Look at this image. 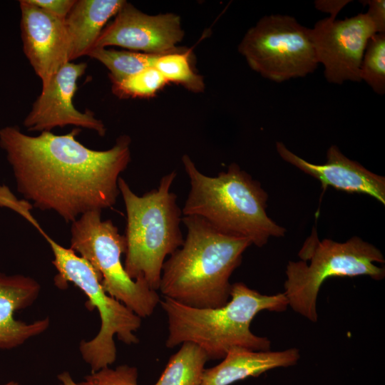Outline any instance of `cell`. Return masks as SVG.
I'll return each instance as SVG.
<instances>
[{"instance_id": "obj_14", "label": "cell", "mask_w": 385, "mask_h": 385, "mask_svg": "<svg viewBox=\"0 0 385 385\" xmlns=\"http://www.w3.org/2000/svg\"><path fill=\"white\" fill-rule=\"evenodd\" d=\"M276 148L284 160L318 180L322 185V193L328 187H332L348 193L368 195L385 205V178L349 159L337 145L329 148L327 162L323 164L305 160L282 142L276 143Z\"/></svg>"}, {"instance_id": "obj_6", "label": "cell", "mask_w": 385, "mask_h": 385, "mask_svg": "<svg viewBox=\"0 0 385 385\" xmlns=\"http://www.w3.org/2000/svg\"><path fill=\"white\" fill-rule=\"evenodd\" d=\"M299 261H289L284 287L288 306L312 322L318 319L317 299L321 286L334 277H385L381 252L374 245L354 236L344 242L319 240L315 227L298 253Z\"/></svg>"}, {"instance_id": "obj_20", "label": "cell", "mask_w": 385, "mask_h": 385, "mask_svg": "<svg viewBox=\"0 0 385 385\" xmlns=\"http://www.w3.org/2000/svg\"><path fill=\"white\" fill-rule=\"evenodd\" d=\"M87 56L103 63L110 71L111 82H116L153 66L159 55L98 48Z\"/></svg>"}, {"instance_id": "obj_8", "label": "cell", "mask_w": 385, "mask_h": 385, "mask_svg": "<svg viewBox=\"0 0 385 385\" xmlns=\"http://www.w3.org/2000/svg\"><path fill=\"white\" fill-rule=\"evenodd\" d=\"M70 248L85 259L98 276L105 292L141 318L150 316L160 297L142 280H133L121 262L126 244L124 235L111 220L93 210L71 222Z\"/></svg>"}, {"instance_id": "obj_10", "label": "cell", "mask_w": 385, "mask_h": 385, "mask_svg": "<svg viewBox=\"0 0 385 385\" xmlns=\"http://www.w3.org/2000/svg\"><path fill=\"white\" fill-rule=\"evenodd\" d=\"M319 63L329 83L361 82L360 66L369 40L376 34L365 13L343 20L327 17L311 29Z\"/></svg>"}, {"instance_id": "obj_15", "label": "cell", "mask_w": 385, "mask_h": 385, "mask_svg": "<svg viewBox=\"0 0 385 385\" xmlns=\"http://www.w3.org/2000/svg\"><path fill=\"white\" fill-rule=\"evenodd\" d=\"M40 290L39 283L31 277L0 272V349L16 348L48 328V317L32 323L14 317L16 311L34 302Z\"/></svg>"}, {"instance_id": "obj_17", "label": "cell", "mask_w": 385, "mask_h": 385, "mask_svg": "<svg viewBox=\"0 0 385 385\" xmlns=\"http://www.w3.org/2000/svg\"><path fill=\"white\" fill-rule=\"evenodd\" d=\"M126 1L78 0L64 19L69 40V62L88 55L107 21Z\"/></svg>"}, {"instance_id": "obj_26", "label": "cell", "mask_w": 385, "mask_h": 385, "mask_svg": "<svg viewBox=\"0 0 385 385\" xmlns=\"http://www.w3.org/2000/svg\"><path fill=\"white\" fill-rule=\"evenodd\" d=\"M351 1H316L315 7L322 11L330 14L331 17L336 18L338 13Z\"/></svg>"}, {"instance_id": "obj_3", "label": "cell", "mask_w": 385, "mask_h": 385, "mask_svg": "<svg viewBox=\"0 0 385 385\" xmlns=\"http://www.w3.org/2000/svg\"><path fill=\"white\" fill-rule=\"evenodd\" d=\"M160 304L168 317L165 346L173 349L192 342L206 353L209 360L223 359L235 346L270 350V340L253 334L251 322L261 311L280 312L288 307L283 292L262 294L242 282L232 284L230 300L221 307L194 308L166 297Z\"/></svg>"}, {"instance_id": "obj_25", "label": "cell", "mask_w": 385, "mask_h": 385, "mask_svg": "<svg viewBox=\"0 0 385 385\" xmlns=\"http://www.w3.org/2000/svg\"><path fill=\"white\" fill-rule=\"evenodd\" d=\"M369 9L366 13L374 24L376 34L385 33V1L384 0L361 1Z\"/></svg>"}, {"instance_id": "obj_13", "label": "cell", "mask_w": 385, "mask_h": 385, "mask_svg": "<svg viewBox=\"0 0 385 385\" xmlns=\"http://www.w3.org/2000/svg\"><path fill=\"white\" fill-rule=\"evenodd\" d=\"M23 50L42 86L69 62V40L64 19L19 1Z\"/></svg>"}, {"instance_id": "obj_12", "label": "cell", "mask_w": 385, "mask_h": 385, "mask_svg": "<svg viewBox=\"0 0 385 385\" xmlns=\"http://www.w3.org/2000/svg\"><path fill=\"white\" fill-rule=\"evenodd\" d=\"M86 63L68 62L42 86L41 93L24 120L29 131H51L55 127L74 125L96 131L104 136L106 128L90 110L78 111L73 103L79 78L85 73Z\"/></svg>"}, {"instance_id": "obj_16", "label": "cell", "mask_w": 385, "mask_h": 385, "mask_svg": "<svg viewBox=\"0 0 385 385\" xmlns=\"http://www.w3.org/2000/svg\"><path fill=\"white\" fill-rule=\"evenodd\" d=\"M299 358L297 348L271 351L235 346L219 364L205 369L200 385H230L273 369L295 365Z\"/></svg>"}, {"instance_id": "obj_23", "label": "cell", "mask_w": 385, "mask_h": 385, "mask_svg": "<svg viewBox=\"0 0 385 385\" xmlns=\"http://www.w3.org/2000/svg\"><path fill=\"white\" fill-rule=\"evenodd\" d=\"M138 370L127 364L104 367L85 376L80 385H138Z\"/></svg>"}, {"instance_id": "obj_18", "label": "cell", "mask_w": 385, "mask_h": 385, "mask_svg": "<svg viewBox=\"0 0 385 385\" xmlns=\"http://www.w3.org/2000/svg\"><path fill=\"white\" fill-rule=\"evenodd\" d=\"M208 360L206 353L199 346L183 342L180 349L170 356L154 385H200Z\"/></svg>"}, {"instance_id": "obj_2", "label": "cell", "mask_w": 385, "mask_h": 385, "mask_svg": "<svg viewBox=\"0 0 385 385\" xmlns=\"http://www.w3.org/2000/svg\"><path fill=\"white\" fill-rule=\"evenodd\" d=\"M182 222L186 237L164 262L159 289L188 307H221L230 298V278L252 242L225 234L198 216H184Z\"/></svg>"}, {"instance_id": "obj_27", "label": "cell", "mask_w": 385, "mask_h": 385, "mask_svg": "<svg viewBox=\"0 0 385 385\" xmlns=\"http://www.w3.org/2000/svg\"><path fill=\"white\" fill-rule=\"evenodd\" d=\"M58 379L61 381L59 385H80L76 383L71 374L68 371H63L58 375Z\"/></svg>"}, {"instance_id": "obj_24", "label": "cell", "mask_w": 385, "mask_h": 385, "mask_svg": "<svg viewBox=\"0 0 385 385\" xmlns=\"http://www.w3.org/2000/svg\"><path fill=\"white\" fill-rule=\"evenodd\" d=\"M32 4L45 10L51 14L65 19L76 0H29Z\"/></svg>"}, {"instance_id": "obj_9", "label": "cell", "mask_w": 385, "mask_h": 385, "mask_svg": "<svg viewBox=\"0 0 385 385\" xmlns=\"http://www.w3.org/2000/svg\"><path fill=\"white\" fill-rule=\"evenodd\" d=\"M238 51L250 68L277 83L305 77L319 64L311 29L285 14L261 18L245 33Z\"/></svg>"}, {"instance_id": "obj_4", "label": "cell", "mask_w": 385, "mask_h": 385, "mask_svg": "<svg viewBox=\"0 0 385 385\" xmlns=\"http://www.w3.org/2000/svg\"><path fill=\"white\" fill-rule=\"evenodd\" d=\"M190 189L182 213L203 218L217 230L248 239L259 247L286 229L266 212L268 195L259 181L235 163L215 177L202 173L188 155L182 157Z\"/></svg>"}, {"instance_id": "obj_28", "label": "cell", "mask_w": 385, "mask_h": 385, "mask_svg": "<svg viewBox=\"0 0 385 385\" xmlns=\"http://www.w3.org/2000/svg\"><path fill=\"white\" fill-rule=\"evenodd\" d=\"M2 385H19V384L16 381H11Z\"/></svg>"}, {"instance_id": "obj_11", "label": "cell", "mask_w": 385, "mask_h": 385, "mask_svg": "<svg viewBox=\"0 0 385 385\" xmlns=\"http://www.w3.org/2000/svg\"><path fill=\"white\" fill-rule=\"evenodd\" d=\"M183 37L184 31L178 15L172 13L149 15L125 1L113 21L103 29L93 48L115 46L161 55L178 49L177 44Z\"/></svg>"}, {"instance_id": "obj_21", "label": "cell", "mask_w": 385, "mask_h": 385, "mask_svg": "<svg viewBox=\"0 0 385 385\" xmlns=\"http://www.w3.org/2000/svg\"><path fill=\"white\" fill-rule=\"evenodd\" d=\"M360 78L377 94H384L385 33L376 34L369 40L361 63Z\"/></svg>"}, {"instance_id": "obj_22", "label": "cell", "mask_w": 385, "mask_h": 385, "mask_svg": "<svg viewBox=\"0 0 385 385\" xmlns=\"http://www.w3.org/2000/svg\"><path fill=\"white\" fill-rule=\"evenodd\" d=\"M167 83L161 73L152 66L120 81L112 82V91L120 98H149Z\"/></svg>"}, {"instance_id": "obj_5", "label": "cell", "mask_w": 385, "mask_h": 385, "mask_svg": "<svg viewBox=\"0 0 385 385\" xmlns=\"http://www.w3.org/2000/svg\"><path fill=\"white\" fill-rule=\"evenodd\" d=\"M176 176L175 170L163 175L157 188L142 196L133 192L123 178L118 179L127 217L123 266L132 279H142L155 291L165 257L184 242L180 228L182 210L177 195L170 191Z\"/></svg>"}, {"instance_id": "obj_1", "label": "cell", "mask_w": 385, "mask_h": 385, "mask_svg": "<svg viewBox=\"0 0 385 385\" xmlns=\"http://www.w3.org/2000/svg\"><path fill=\"white\" fill-rule=\"evenodd\" d=\"M80 133L75 128L64 135L43 131L31 136L16 126L0 129V147L18 192L34 207L71 223L115 204L120 175L130 162L128 135H120L108 150H96L76 139Z\"/></svg>"}, {"instance_id": "obj_7", "label": "cell", "mask_w": 385, "mask_h": 385, "mask_svg": "<svg viewBox=\"0 0 385 385\" xmlns=\"http://www.w3.org/2000/svg\"><path fill=\"white\" fill-rule=\"evenodd\" d=\"M36 229L53 252L52 263L57 271L53 279L55 285L65 289L68 283H73L88 299V309L96 308L100 314L98 333L92 339L80 343L83 359L90 365L91 372L109 366L116 359L114 336L126 344L138 343L134 332L140 327L142 318L105 292L96 272L85 259L71 248L57 243L40 225Z\"/></svg>"}, {"instance_id": "obj_19", "label": "cell", "mask_w": 385, "mask_h": 385, "mask_svg": "<svg viewBox=\"0 0 385 385\" xmlns=\"http://www.w3.org/2000/svg\"><path fill=\"white\" fill-rule=\"evenodd\" d=\"M190 56V50L180 47L174 51L159 55L153 66L167 83H178L192 92L200 93L205 90L204 79L192 69Z\"/></svg>"}]
</instances>
